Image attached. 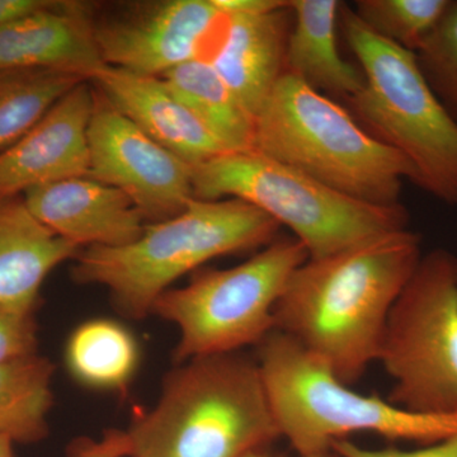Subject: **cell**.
Segmentation results:
<instances>
[{
    "label": "cell",
    "mask_w": 457,
    "mask_h": 457,
    "mask_svg": "<svg viewBox=\"0 0 457 457\" xmlns=\"http://www.w3.org/2000/svg\"><path fill=\"white\" fill-rule=\"evenodd\" d=\"M404 228L329 257L303 262L275 308V330L351 385L378 361L387 318L422 260Z\"/></svg>",
    "instance_id": "cell-1"
},
{
    "label": "cell",
    "mask_w": 457,
    "mask_h": 457,
    "mask_svg": "<svg viewBox=\"0 0 457 457\" xmlns=\"http://www.w3.org/2000/svg\"><path fill=\"white\" fill-rule=\"evenodd\" d=\"M126 433L130 457H243L281 436L257 360L240 352L183 362Z\"/></svg>",
    "instance_id": "cell-2"
},
{
    "label": "cell",
    "mask_w": 457,
    "mask_h": 457,
    "mask_svg": "<svg viewBox=\"0 0 457 457\" xmlns=\"http://www.w3.org/2000/svg\"><path fill=\"white\" fill-rule=\"evenodd\" d=\"M279 228L245 201L194 197L174 218L146 224L130 245L82 249L74 260L73 278L106 288L126 318L144 319L177 279L213 258L264 248Z\"/></svg>",
    "instance_id": "cell-3"
},
{
    "label": "cell",
    "mask_w": 457,
    "mask_h": 457,
    "mask_svg": "<svg viewBox=\"0 0 457 457\" xmlns=\"http://www.w3.org/2000/svg\"><path fill=\"white\" fill-rule=\"evenodd\" d=\"M345 196L400 204L411 163L323 93L284 73L254 117L253 149Z\"/></svg>",
    "instance_id": "cell-4"
},
{
    "label": "cell",
    "mask_w": 457,
    "mask_h": 457,
    "mask_svg": "<svg viewBox=\"0 0 457 457\" xmlns=\"http://www.w3.org/2000/svg\"><path fill=\"white\" fill-rule=\"evenodd\" d=\"M339 26L365 75L363 88L347 99L352 116L407 159L414 185L457 204V121L427 82L416 54L376 35L348 5L342 4Z\"/></svg>",
    "instance_id": "cell-5"
},
{
    "label": "cell",
    "mask_w": 457,
    "mask_h": 457,
    "mask_svg": "<svg viewBox=\"0 0 457 457\" xmlns=\"http://www.w3.org/2000/svg\"><path fill=\"white\" fill-rule=\"evenodd\" d=\"M257 362L279 433L300 456L330 450L351 433L427 445L457 435V416L411 413L375 394L354 392L278 330L258 345Z\"/></svg>",
    "instance_id": "cell-6"
},
{
    "label": "cell",
    "mask_w": 457,
    "mask_h": 457,
    "mask_svg": "<svg viewBox=\"0 0 457 457\" xmlns=\"http://www.w3.org/2000/svg\"><path fill=\"white\" fill-rule=\"evenodd\" d=\"M194 197L237 198L294 233L311 260L408 228L402 204L378 206L328 187L255 150L230 152L192 168Z\"/></svg>",
    "instance_id": "cell-7"
},
{
    "label": "cell",
    "mask_w": 457,
    "mask_h": 457,
    "mask_svg": "<svg viewBox=\"0 0 457 457\" xmlns=\"http://www.w3.org/2000/svg\"><path fill=\"white\" fill-rule=\"evenodd\" d=\"M309 254L295 237H276L248 261L198 272L159 296L152 314L179 328L174 361L236 353L275 330V308Z\"/></svg>",
    "instance_id": "cell-8"
},
{
    "label": "cell",
    "mask_w": 457,
    "mask_h": 457,
    "mask_svg": "<svg viewBox=\"0 0 457 457\" xmlns=\"http://www.w3.org/2000/svg\"><path fill=\"white\" fill-rule=\"evenodd\" d=\"M378 362L393 380L390 403L411 413L457 416L455 255H423L387 318Z\"/></svg>",
    "instance_id": "cell-9"
},
{
    "label": "cell",
    "mask_w": 457,
    "mask_h": 457,
    "mask_svg": "<svg viewBox=\"0 0 457 457\" xmlns=\"http://www.w3.org/2000/svg\"><path fill=\"white\" fill-rule=\"evenodd\" d=\"M227 16L212 0H159L132 4L122 13L95 18L104 64L149 77L194 60H209Z\"/></svg>",
    "instance_id": "cell-10"
},
{
    "label": "cell",
    "mask_w": 457,
    "mask_h": 457,
    "mask_svg": "<svg viewBox=\"0 0 457 457\" xmlns=\"http://www.w3.org/2000/svg\"><path fill=\"white\" fill-rule=\"evenodd\" d=\"M95 92L89 177L125 192L147 224L179 215L194 198L191 165L153 140L96 87Z\"/></svg>",
    "instance_id": "cell-11"
},
{
    "label": "cell",
    "mask_w": 457,
    "mask_h": 457,
    "mask_svg": "<svg viewBox=\"0 0 457 457\" xmlns=\"http://www.w3.org/2000/svg\"><path fill=\"white\" fill-rule=\"evenodd\" d=\"M95 95L90 80L77 84L25 137L0 153V194L22 195L36 186L89 176Z\"/></svg>",
    "instance_id": "cell-12"
},
{
    "label": "cell",
    "mask_w": 457,
    "mask_h": 457,
    "mask_svg": "<svg viewBox=\"0 0 457 457\" xmlns=\"http://www.w3.org/2000/svg\"><path fill=\"white\" fill-rule=\"evenodd\" d=\"M22 197L44 227L80 249L130 245L147 224L125 192L89 176L36 186Z\"/></svg>",
    "instance_id": "cell-13"
},
{
    "label": "cell",
    "mask_w": 457,
    "mask_h": 457,
    "mask_svg": "<svg viewBox=\"0 0 457 457\" xmlns=\"http://www.w3.org/2000/svg\"><path fill=\"white\" fill-rule=\"evenodd\" d=\"M90 82L120 112L192 168L230 153L161 77L104 65Z\"/></svg>",
    "instance_id": "cell-14"
},
{
    "label": "cell",
    "mask_w": 457,
    "mask_h": 457,
    "mask_svg": "<svg viewBox=\"0 0 457 457\" xmlns=\"http://www.w3.org/2000/svg\"><path fill=\"white\" fill-rule=\"evenodd\" d=\"M95 5L55 0L53 7L0 27V71L55 69L92 79L102 66Z\"/></svg>",
    "instance_id": "cell-15"
},
{
    "label": "cell",
    "mask_w": 457,
    "mask_h": 457,
    "mask_svg": "<svg viewBox=\"0 0 457 457\" xmlns=\"http://www.w3.org/2000/svg\"><path fill=\"white\" fill-rule=\"evenodd\" d=\"M225 16L220 40L207 62L254 119L285 73L293 12L287 0L267 13Z\"/></svg>",
    "instance_id": "cell-16"
},
{
    "label": "cell",
    "mask_w": 457,
    "mask_h": 457,
    "mask_svg": "<svg viewBox=\"0 0 457 457\" xmlns=\"http://www.w3.org/2000/svg\"><path fill=\"white\" fill-rule=\"evenodd\" d=\"M80 251L44 227L22 195L0 194V309L33 314L45 279Z\"/></svg>",
    "instance_id": "cell-17"
},
{
    "label": "cell",
    "mask_w": 457,
    "mask_h": 457,
    "mask_svg": "<svg viewBox=\"0 0 457 457\" xmlns=\"http://www.w3.org/2000/svg\"><path fill=\"white\" fill-rule=\"evenodd\" d=\"M293 26L286 47L285 73L318 92L350 99L365 86L361 69L343 59L337 44L342 3L288 0Z\"/></svg>",
    "instance_id": "cell-18"
},
{
    "label": "cell",
    "mask_w": 457,
    "mask_h": 457,
    "mask_svg": "<svg viewBox=\"0 0 457 457\" xmlns=\"http://www.w3.org/2000/svg\"><path fill=\"white\" fill-rule=\"evenodd\" d=\"M161 78L228 152L253 149V116L239 104L207 60L186 62Z\"/></svg>",
    "instance_id": "cell-19"
},
{
    "label": "cell",
    "mask_w": 457,
    "mask_h": 457,
    "mask_svg": "<svg viewBox=\"0 0 457 457\" xmlns=\"http://www.w3.org/2000/svg\"><path fill=\"white\" fill-rule=\"evenodd\" d=\"M65 360L79 383L97 389H121L137 370L139 348L121 324L93 319L71 333Z\"/></svg>",
    "instance_id": "cell-20"
},
{
    "label": "cell",
    "mask_w": 457,
    "mask_h": 457,
    "mask_svg": "<svg viewBox=\"0 0 457 457\" xmlns=\"http://www.w3.org/2000/svg\"><path fill=\"white\" fill-rule=\"evenodd\" d=\"M55 368L36 356L0 365V436L33 444L46 437Z\"/></svg>",
    "instance_id": "cell-21"
},
{
    "label": "cell",
    "mask_w": 457,
    "mask_h": 457,
    "mask_svg": "<svg viewBox=\"0 0 457 457\" xmlns=\"http://www.w3.org/2000/svg\"><path fill=\"white\" fill-rule=\"evenodd\" d=\"M86 78L55 69L0 71V153L25 137Z\"/></svg>",
    "instance_id": "cell-22"
},
{
    "label": "cell",
    "mask_w": 457,
    "mask_h": 457,
    "mask_svg": "<svg viewBox=\"0 0 457 457\" xmlns=\"http://www.w3.org/2000/svg\"><path fill=\"white\" fill-rule=\"evenodd\" d=\"M450 0H357L354 14L369 29L417 54L449 7Z\"/></svg>",
    "instance_id": "cell-23"
},
{
    "label": "cell",
    "mask_w": 457,
    "mask_h": 457,
    "mask_svg": "<svg viewBox=\"0 0 457 457\" xmlns=\"http://www.w3.org/2000/svg\"><path fill=\"white\" fill-rule=\"evenodd\" d=\"M427 82L457 121V0L416 54Z\"/></svg>",
    "instance_id": "cell-24"
},
{
    "label": "cell",
    "mask_w": 457,
    "mask_h": 457,
    "mask_svg": "<svg viewBox=\"0 0 457 457\" xmlns=\"http://www.w3.org/2000/svg\"><path fill=\"white\" fill-rule=\"evenodd\" d=\"M37 326L31 312L0 309V365L37 353Z\"/></svg>",
    "instance_id": "cell-25"
},
{
    "label": "cell",
    "mask_w": 457,
    "mask_h": 457,
    "mask_svg": "<svg viewBox=\"0 0 457 457\" xmlns=\"http://www.w3.org/2000/svg\"><path fill=\"white\" fill-rule=\"evenodd\" d=\"M330 449L341 457H457V435L413 451L365 449L348 440L333 442Z\"/></svg>",
    "instance_id": "cell-26"
},
{
    "label": "cell",
    "mask_w": 457,
    "mask_h": 457,
    "mask_svg": "<svg viewBox=\"0 0 457 457\" xmlns=\"http://www.w3.org/2000/svg\"><path fill=\"white\" fill-rule=\"evenodd\" d=\"M69 457H130L128 433L110 429L98 440H80L73 445Z\"/></svg>",
    "instance_id": "cell-27"
},
{
    "label": "cell",
    "mask_w": 457,
    "mask_h": 457,
    "mask_svg": "<svg viewBox=\"0 0 457 457\" xmlns=\"http://www.w3.org/2000/svg\"><path fill=\"white\" fill-rule=\"evenodd\" d=\"M54 3L55 0H0V27L53 7Z\"/></svg>",
    "instance_id": "cell-28"
},
{
    "label": "cell",
    "mask_w": 457,
    "mask_h": 457,
    "mask_svg": "<svg viewBox=\"0 0 457 457\" xmlns=\"http://www.w3.org/2000/svg\"><path fill=\"white\" fill-rule=\"evenodd\" d=\"M224 14H261L285 7L287 0H212Z\"/></svg>",
    "instance_id": "cell-29"
},
{
    "label": "cell",
    "mask_w": 457,
    "mask_h": 457,
    "mask_svg": "<svg viewBox=\"0 0 457 457\" xmlns=\"http://www.w3.org/2000/svg\"><path fill=\"white\" fill-rule=\"evenodd\" d=\"M14 442L0 436V457H16L13 450Z\"/></svg>",
    "instance_id": "cell-30"
},
{
    "label": "cell",
    "mask_w": 457,
    "mask_h": 457,
    "mask_svg": "<svg viewBox=\"0 0 457 457\" xmlns=\"http://www.w3.org/2000/svg\"><path fill=\"white\" fill-rule=\"evenodd\" d=\"M300 457H341L337 455L335 451L332 449L326 451H319V453H306V455H302Z\"/></svg>",
    "instance_id": "cell-31"
},
{
    "label": "cell",
    "mask_w": 457,
    "mask_h": 457,
    "mask_svg": "<svg viewBox=\"0 0 457 457\" xmlns=\"http://www.w3.org/2000/svg\"><path fill=\"white\" fill-rule=\"evenodd\" d=\"M243 457H276L275 455H272V453H267V451H264L263 449L253 451V453H246L245 456Z\"/></svg>",
    "instance_id": "cell-32"
}]
</instances>
